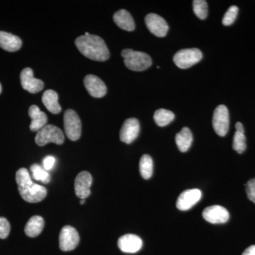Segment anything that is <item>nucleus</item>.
I'll return each mask as SVG.
<instances>
[{
  "label": "nucleus",
  "mask_w": 255,
  "mask_h": 255,
  "mask_svg": "<svg viewBox=\"0 0 255 255\" xmlns=\"http://www.w3.org/2000/svg\"><path fill=\"white\" fill-rule=\"evenodd\" d=\"M140 132V124L135 118L127 119L124 122L120 131V139L122 142L130 144L133 142Z\"/></svg>",
  "instance_id": "nucleus-13"
},
{
  "label": "nucleus",
  "mask_w": 255,
  "mask_h": 255,
  "mask_svg": "<svg viewBox=\"0 0 255 255\" xmlns=\"http://www.w3.org/2000/svg\"><path fill=\"white\" fill-rule=\"evenodd\" d=\"M85 202V199H81V201H80V204H84Z\"/></svg>",
  "instance_id": "nucleus-34"
},
{
  "label": "nucleus",
  "mask_w": 255,
  "mask_h": 255,
  "mask_svg": "<svg viewBox=\"0 0 255 255\" xmlns=\"http://www.w3.org/2000/svg\"><path fill=\"white\" fill-rule=\"evenodd\" d=\"M174 114L171 111L160 109L156 111L154 114V120L157 126L160 127H166L174 120Z\"/></svg>",
  "instance_id": "nucleus-23"
},
{
  "label": "nucleus",
  "mask_w": 255,
  "mask_h": 255,
  "mask_svg": "<svg viewBox=\"0 0 255 255\" xmlns=\"http://www.w3.org/2000/svg\"><path fill=\"white\" fill-rule=\"evenodd\" d=\"M31 123L30 129L33 132H38L42 128L46 126L48 122V117L44 112H41L36 105H32L28 110Z\"/></svg>",
  "instance_id": "nucleus-17"
},
{
  "label": "nucleus",
  "mask_w": 255,
  "mask_h": 255,
  "mask_svg": "<svg viewBox=\"0 0 255 255\" xmlns=\"http://www.w3.org/2000/svg\"><path fill=\"white\" fill-rule=\"evenodd\" d=\"M233 147L238 153L241 154L246 150V137L244 132L236 131L233 137Z\"/></svg>",
  "instance_id": "nucleus-27"
},
{
  "label": "nucleus",
  "mask_w": 255,
  "mask_h": 255,
  "mask_svg": "<svg viewBox=\"0 0 255 255\" xmlns=\"http://www.w3.org/2000/svg\"><path fill=\"white\" fill-rule=\"evenodd\" d=\"M246 193L248 199L255 204V178L247 182Z\"/></svg>",
  "instance_id": "nucleus-30"
},
{
  "label": "nucleus",
  "mask_w": 255,
  "mask_h": 255,
  "mask_svg": "<svg viewBox=\"0 0 255 255\" xmlns=\"http://www.w3.org/2000/svg\"><path fill=\"white\" fill-rule=\"evenodd\" d=\"M229 112L225 105H219L214 111L213 127L215 132L220 136H225L229 129Z\"/></svg>",
  "instance_id": "nucleus-7"
},
{
  "label": "nucleus",
  "mask_w": 255,
  "mask_h": 255,
  "mask_svg": "<svg viewBox=\"0 0 255 255\" xmlns=\"http://www.w3.org/2000/svg\"><path fill=\"white\" fill-rule=\"evenodd\" d=\"M32 176L36 181H41L43 184H48L50 182V175L48 171L38 164H32L31 167Z\"/></svg>",
  "instance_id": "nucleus-25"
},
{
  "label": "nucleus",
  "mask_w": 255,
  "mask_h": 255,
  "mask_svg": "<svg viewBox=\"0 0 255 255\" xmlns=\"http://www.w3.org/2000/svg\"><path fill=\"white\" fill-rule=\"evenodd\" d=\"M55 161H56V159L53 156H46L43 160V168L46 169V171L51 170L54 167Z\"/></svg>",
  "instance_id": "nucleus-31"
},
{
  "label": "nucleus",
  "mask_w": 255,
  "mask_h": 255,
  "mask_svg": "<svg viewBox=\"0 0 255 255\" xmlns=\"http://www.w3.org/2000/svg\"><path fill=\"white\" fill-rule=\"evenodd\" d=\"M35 140L37 145L44 146L49 142L62 145L65 140L63 131L54 125H46L37 132Z\"/></svg>",
  "instance_id": "nucleus-4"
},
{
  "label": "nucleus",
  "mask_w": 255,
  "mask_h": 255,
  "mask_svg": "<svg viewBox=\"0 0 255 255\" xmlns=\"http://www.w3.org/2000/svg\"><path fill=\"white\" fill-rule=\"evenodd\" d=\"M42 101L50 113L58 114L61 112V107L58 103V95L56 92L51 90H47L42 97Z\"/></svg>",
  "instance_id": "nucleus-21"
},
{
  "label": "nucleus",
  "mask_w": 255,
  "mask_h": 255,
  "mask_svg": "<svg viewBox=\"0 0 255 255\" xmlns=\"http://www.w3.org/2000/svg\"><path fill=\"white\" fill-rule=\"evenodd\" d=\"M84 85L89 94L95 98H102L107 94V88L105 82L95 75H87L84 79Z\"/></svg>",
  "instance_id": "nucleus-15"
},
{
  "label": "nucleus",
  "mask_w": 255,
  "mask_h": 255,
  "mask_svg": "<svg viewBox=\"0 0 255 255\" xmlns=\"http://www.w3.org/2000/svg\"><path fill=\"white\" fill-rule=\"evenodd\" d=\"M236 131L245 132L244 127H243V124H242L241 122H238V123H236Z\"/></svg>",
  "instance_id": "nucleus-33"
},
{
  "label": "nucleus",
  "mask_w": 255,
  "mask_h": 255,
  "mask_svg": "<svg viewBox=\"0 0 255 255\" xmlns=\"http://www.w3.org/2000/svg\"><path fill=\"white\" fill-rule=\"evenodd\" d=\"M119 249L125 253H136L142 248L141 238L136 235L127 234L122 236L118 241Z\"/></svg>",
  "instance_id": "nucleus-16"
},
{
  "label": "nucleus",
  "mask_w": 255,
  "mask_h": 255,
  "mask_svg": "<svg viewBox=\"0 0 255 255\" xmlns=\"http://www.w3.org/2000/svg\"><path fill=\"white\" fill-rule=\"evenodd\" d=\"M75 45L84 56L95 61H106L110 58V51L101 37L86 32L75 40Z\"/></svg>",
  "instance_id": "nucleus-1"
},
{
  "label": "nucleus",
  "mask_w": 255,
  "mask_h": 255,
  "mask_svg": "<svg viewBox=\"0 0 255 255\" xmlns=\"http://www.w3.org/2000/svg\"><path fill=\"white\" fill-rule=\"evenodd\" d=\"M122 55L126 66L132 71H143L152 65V61L150 55L143 52L124 49L122 50Z\"/></svg>",
  "instance_id": "nucleus-3"
},
{
  "label": "nucleus",
  "mask_w": 255,
  "mask_h": 255,
  "mask_svg": "<svg viewBox=\"0 0 255 255\" xmlns=\"http://www.w3.org/2000/svg\"><path fill=\"white\" fill-rule=\"evenodd\" d=\"M44 220L40 216L31 217L25 226V233L30 238H36L41 234L44 228Z\"/></svg>",
  "instance_id": "nucleus-20"
},
{
  "label": "nucleus",
  "mask_w": 255,
  "mask_h": 255,
  "mask_svg": "<svg viewBox=\"0 0 255 255\" xmlns=\"http://www.w3.org/2000/svg\"><path fill=\"white\" fill-rule=\"evenodd\" d=\"M22 46L21 38L5 31H0V47L9 52L17 51Z\"/></svg>",
  "instance_id": "nucleus-18"
},
{
  "label": "nucleus",
  "mask_w": 255,
  "mask_h": 255,
  "mask_svg": "<svg viewBox=\"0 0 255 255\" xmlns=\"http://www.w3.org/2000/svg\"><path fill=\"white\" fill-rule=\"evenodd\" d=\"M238 11H239V9H238V6H231V7L228 9V11H226L224 16H223V24L224 25V26H230V25L234 23L236 18H237Z\"/></svg>",
  "instance_id": "nucleus-28"
},
{
  "label": "nucleus",
  "mask_w": 255,
  "mask_h": 255,
  "mask_svg": "<svg viewBox=\"0 0 255 255\" xmlns=\"http://www.w3.org/2000/svg\"><path fill=\"white\" fill-rule=\"evenodd\" d=\"M114 21L119 28L127 31H132L135 29L133 18L128 11L121 9L114 15Z\"/></svg>",
  "instance_id": "nucleus-19"
},
{
  "label": "nucleus",
  "mask_w": 255,
  "mask_h": 255,
  "mask_svg": "<svg viewBox=\"0 0 255 255\" xmlns=\"http://www.w3.org/2000/svg\"><path fill=\"white\" fill-rule=\"evenodd\" d=\"M1 84H0V94H1Z\"/></svg>",
  "instance_id": "nucleus-35"
},
{
  "label": "nucleus",
  "mask_w": 255,
  "mask_h": 255,
  "mask_svg": "<svg viewBox=\"0 0 255 255\" xmlns=\"http://www.w3.org/2000/svg\"><path fill=\"white\" fill-rule=\"evenodd\" d=\"M92 184V177L86 171L80 172L75 181V191L77 196L81 199H86L91 194L90 187Z\"/></svg>",
  "instance_id": "nucleus-14"
},
{
  "label": "nucleus",
  "mask_w": 255,
  "mask_h": 255,
  "mask_svg": "<svg viewBox=\"0 0 255 255\" xmlns=\"http://www.w3.org/2000/svg\"><path fill=\"white\" fill-rule=\"evenodd\" d=\"M202 196V193L197 189H187L183 191L177 201V209L180 211H187L196 205Z\"/></svg>",
  "instance_id": "nucleus-12"
},
{
  "label": "nucleus",
  "mask_w": 255,
  "mask_h": 255,
  "mask_svg": "<svg viewBox=\"0 0 255 255\" xmlns=\"http://www.w3.org/2000/svg\"><path fill=\"white\" fill-rule=\"evenodd\" d=\"M175 142L181 152H185L189 150L193 142V135L190 129L187 127L183 128L182 130L176 135Z\"/></svg>",
  "instance_id": "nucleus-22"
},
{
  "label": "nucleus",
  "mask_w": 255,
  "mask_h": 255,
  "mask_svg": "<svg viewBox=\"0 0 255 255\" xmlns=\"http://www.w3.org/2000/svg\"><path fill=\"white\" fill-rule=\"evenodd\" d=\"M203 54L198 48H187L178 51L174 56V62L178 68L187 69L199 63Z\"/></svg>",
  "instance_id": "nucleus-6"
},
{
  "label": "nucleus",
  "mask_w": 255,
  "mask_h": 255,
  "mask_svg": "<svg viewBox=\"0 0 255 255\" xmlns=\"http://www.w3.org/2000/svg\"><path fill=\"white\" fill-rule=\"evenodd\" d=\"M242 255H255V246L247 248Z\"/></svg>",
  "instance_id": "nucleus-32"
},
{
  "label": "nucleus",
  "mask_w": 255,
  "mask_h": 255,
  "mask_svg": "<svg viewBox=\"0 0 255 255\" xmlns=\"http://www.w3.org/2000/svg\"><path fill=\"white\" fill-rule=\"evenodd\" d=\"M203 218L212 224H222L229 220V212L226 208L219 205L209 206L203 211Z\"/></svg>",
  "instance_id": "nucleus-9"
},
{
  "label": "nucleus",
  "mask_w": 255,
  "mask_h": 255,
  "mask_svg": "<svg viewBox=\"0 0 255 255\" xmlns=\"http://www.w3.org/2000/svg\"><path fill=\"white\" fill-rule=\"evenodd\" d=\"M145 23L149 31L157 37H164L167 35L169 30L167 23L163 18L159 15L153 14H147L145 16Z\"/></svg>",
  "instance_id": "nucleus-11"
},
{
  "label": "nucleus",
  "mask_w": 255,
  "mask_h": 255,
  "mask_svg": "<svg viewBox=\"0 0 255 255\" xmlns=\"http://www.w3.org/2000/svg\"><path fill=\"white\" fill-rule=\"evenodd\" d=\"M193 10L194 14L201 20L205 19L208 16V4L205 0H194L193 1Z\"/></svg>",
  "instance_id": "nucleus-26"
},
{
  "label": "nucleus",
  "mask_w": 255,
  "mask_h": 255,
  "mask_svg": "<svg viewBox=\"0 0 255 255\" xmlns=\"http://www.w3.org/2000/svg\"><path fill=\"white\" fill-rule=\"evenodd\" d=\"M20 79L21 86L30 93H38L44 87V83L42 80L34 78L33 70L31 68L23 69L20 75Z\"/></svg>",
  "instance_id": "nucleus-10"
},
{
  "label": "nucleus",
  "mask_w": 255,
  "mask_h": 255,
  "mask_svg": "<svg viewBox=\"0 0 255 255\" xmlns=\"http://www.w3.org/2000/svg\"><path fill=\"white\" fill-rule=\"evenodd\" d=\"M64 128L65 133L73 141L80 139L82 133V123L78 114L73 110H68L64 114Z\"/></svg>",
  "instance_id": "nucleus-5"
},
{
  "label": "nucleus",
  "mask_w": 255,
  "mask_h": 255,
  "mask_svg": "<svg viewBox=\"0 0 255 255\" xmlns=\"http://www.w3.org/2000/svg\"><path fill=\"white\" fill-rule=\"evenodd\" d=\"M140 174L143 179H149L152 175L153 172V161L152 157L148 155H143L140 160Z\"/></svg>",
  "instance_id": "nucleus-24"
},
{
  "label": "nucleus",
  "mask_w": 255,
  "mask_h": 255,
  "mask_svg": "<svg viewBox=\"0 0 255 255\" xmlns=\"http://www.w3.org/2000/svg\"><path fill=\"white\" fill-rule=\"evenodd\" d=\"M10 224L7 219L5 218L0 217V239H5L9 235Z\"/></svg>",
  "instance_id": "nucleus-29"
},
{
  "label": "nucleus",
  "mask_w": 255,
  "mask_h": 255,
  "mask_svg": "<svg viewBox=\"0 0 255 255\" xmlns=\"http://www.w3.org/2000/svg\"><path fill=\"white\" fill-rule=\"evenodd\" d=\"M16 182L20 196L28 203L43 201L47 195V189L32 182L29 172L26 168H20L16 173Z\"/></svg>",
  "instance_id": "nucleus-2"
},
{
  "label": "nucleus",
  "mask_w": 255,
  "mask_h": 255,
  "mask_svg": "<svg viewBox=\"0 0 255 255\" xmlns=\"http://www.w3.org/2000/svg\"><path fill=\"white\" fill-rule=\"evenodd\" d=\"M80 242V236L77 230L70 226H64L60 233L59 245L62 251L75 250Z\"/></svg>",
  "instance_id": "nucleus-8"
}]
</instances>
